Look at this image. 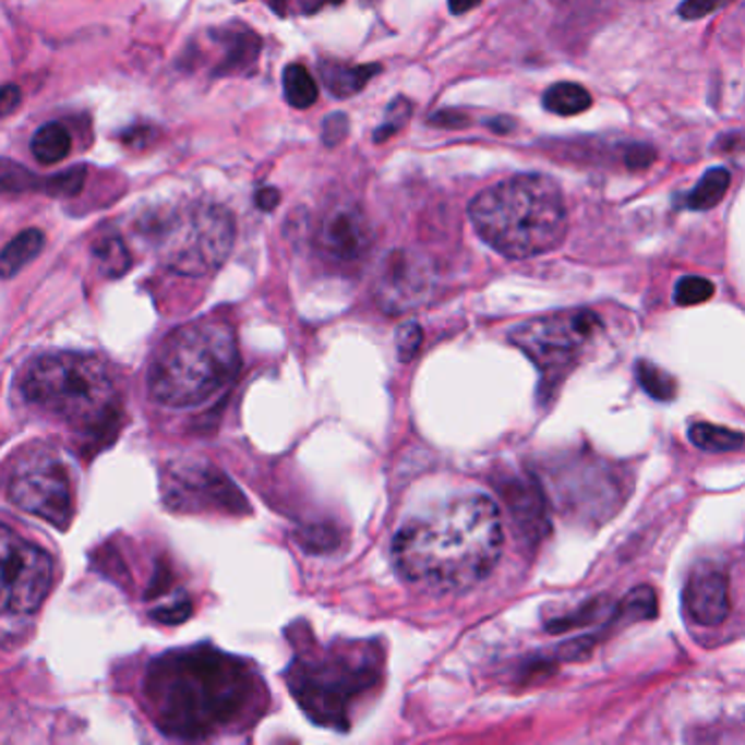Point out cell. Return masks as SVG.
<instances>
[{
    "mask_svg": "<svg viewBox=\"0 0 745 745\" xmlns=\"http://www.w3.org/2000/svg\"><path fill=\"white\" fill-rule=\"evenodd\" d=\"M45 178L32 173L27 167L0 158V195H23L43 191Z\"/></svg>",
    "mask_w": 745,
    "mask_h": 745,
    "instance_id": "cb8c5ba5",
    "label": "cell"
},
{
    "mask_svg": "<svg viewBox=\"0 0 745 745\" xmlns=\"http://www.w3.org/2000/svg\"><path fill=\"white\" fill-rule=\"evenodd\" d=\"M322 71V80L326 84V88L331 91V95H335L337 99H348L357 93H361L368 82L381 71L378 67H348V64H339L333 60H326L320 64Z\"/></svg>",
    "mask_w": 745,
    "mask_h": 745,
    "instance_id": "e0dca14e",
    "label": "cell"
},
{
    "mask_svg": "<svg viewBox=\"0 0 745 745\" xmlns=\"http://www.w3.org/2000/svg\"><path fill=\"white\" fill-rule=\"evenodd\" d=\"M435 287L433 263L409 248L392 250L378 265L374 280L376 302L387 313H407L424 304Z\"/></svg>",
    "mask_w": 745,
    "mask_h": 745,
    "instance_id": "7c38bea8",
    "label": "cell"
},
{
    "mask_svg": "<svg viewBox=\"0 0 745 745\" xmlns=\"http://www.w3.org/2000/svg\"><path fill=\"white\" fill-rule=\"evenodd\" d=\"M542 106L557 117H575V115L586 112L592 106V97L584 86L562 82V84L551 86L544 93Z\"/></svg>",
    "mask_w": 745,
    "mask_h": 745,
    "instance_id": "ffe728a7",
    "label": "cell"
},
{
    "mask_svg": "<svg viewBox=\"0 0 745 745\" xmlns=\"http://www.w3.org/2000/svg\"><path fill=\"white\" fill-rule=\"evenodd\" d=\"M392 551L407 584L433 594L470 590L498 564L501 512L485 494L450 496L405 520Z\"/></svg>",
    "mask_w": 745,
    "mask_h": 745,
    "instance_id": "6da1fadb",
    "label": "cell"
},
{
    "mask_svg": "<svg viewBox=\"0 0 745 745\" xmlns=\"http://www.w3.org/2000/svg\"><path fill=\"white\" fill-rule=\"evenodd\" d=\"M95 259L99 263V269L108 278H121L132 267V256L125 243L119 237H106L95 245Z\"/></svg>",
    "mask_w": 745,
    "mask_h": 745,
    "instance_id": "d4e9b609",
    "label": "cell"
},
{
    "mask_svg": "<svg viewBox=\"0 0 745 745\" xmlns=\"http://www.w3.org/2000/svg\"><path fill=\"white\" fill-rule=\"evenodd\" d=\"M636 378H638V385L642 387V392H647L656 400H671L675 396L677 385H675L673 376H669L664 370H660L658 365H653L649 361L636 363Z\"/></svg>",
    "mask_w": 745,
    "mask_h": 745,
    "instance_id": "484cf974",
    "label": "cell"
},
{
    "mask_svg": "<svg viewBox=\"0 0 745 745\" xmlns=\"http://www.w3.org/2000/svg\"><path fill=\"white\" fill-rule=\"evenodd\" d=\"M420 346H422V328L416 322H405L396 331V348H398L400 361L413 359L418 355Z\"/></svg>",
    "mask_w": 745,
    "mask_h": 745,
    "instance_id": "4dcf8cb0",
    "label": "cell"
},
{
    "mask_svg": "<svg viewBox=\"0 0 745 745\" xmlns=\"http://www.w3.org/2000/svg\"><path fill=\"white\" fill-rule=\"evenodd\" d=\"M714 293V285L701 276H684L675 285V302L680 307H693L706 302Z\"/></svg>",
    "mask_w": 745,
    "mask_h": 745,
    "instance_id": "83f0119b",
    "label": "cell"
},
{
    "mask_svg": "<svg viewBox=\"0 0 745 745\" xmlns=\"http://www.w3.org/2000/svg\"><path fill=\"white\" fill-rule=\"evenodd\" d=\"M682 599L684 610L693 623L704 627L723 623L730 612L725 573L710 562L695 566L686 579Z\"/></svg>",
    "mask_w": 745,
    "mask_h": 745,
    "instance_id": "5bb4252c",
    "label": "cell"
},
{
    "mask_svg": "<svg viewBox=\"0 0 745 745\" xmlns=\"http://www.w3.org/2000/svg\"><path fill=\"white\" fill-rule=\"evenodd\" d=\"M8 498L60 529L73 518V483L60 455L45 446L25 448L8 472Z\"/></svg>",
    "mask_w": 745,
    "mask_h": 745,
    "instance_id": "9c48e42d",
    "label": "cell"
},
{
    "mask_svg": "<svg viewBox=\"0 0 745 745\" xmlns=\"http://www.w3.org/2000/svg\"><path fill=\"white\" fill-rule=\"evenodd\" d=\"M479 3H481V0H448V10L455 16H459V14H466V12L474 10Z\"/></svg>",
    "mask_w": 745,
    "mask_h": 745,
    "instance_id": "f35d334b",
    "label": "cell"
},
{
    "mask_svg": "<svg viewBox=\"0 0 745 745\" xmlns=\"http://www.w3.org/2000/svg\"><path fill=\"white\" fill-rule=\"evenodd\" d=\"M728 187H730V173L725 169H721V167L710 169V171L704 173V178L690 191V195L686 200V206L690 211H697V213L710 211V208H714L723 200Z\"/></svg>",
    "mask_w": 745,
    "mask_h": 745,
    "instance_id": "7402d4cb",
    "label": "cell"
},
{
    "mask_svg": "<svg viewBox=\"0 0 745 745\" xmlns=\"http://www.w3.org/2000/svg\"><path fill=\"white\" fill-rule=\"evenodd\" d=\"M213 40L221 47L219 64L215 69V73L219 75H235V73L250 71L259 60L261 38L241 25L213 32Z\"/></svg>",
    "mask_w": 745,
    "mask_h": 745,
    "instance_id": "9a60e30c",
    "label": "cell"
},
{
    "mask_svg": "<svg viewBox=\"0 0 745 745\" xmlns=\"http://www.w3.org/2000/svg\"><path fill=\"white\" fill-rule=\"evenodd\" d=\"M470 221L477 235L507 259L553 252L568 230L564 195L540 173L514 176L481 191L470 204Z\"/></svg>",
    "mask_w": 745,
    "mask_h": 745,
    "instance_id": "3957f363",
    "label": "cell"
},
{
    "mask_svg": "<svg viewBox=\"0 0 745 745\" xmlns=\"http://www.w3.org/2000/svg\"><path fill=\"white\" fill-rule=\"evenodd\" d=\"M23 394L38 409L82 431H101L119 416V394L108 365L82 352H51L23 376Z\"/></svg>",
    "mask_w": 745,
    "mask_h": 745,
    "instance_id": "5b68a950",
    "label": "cell"
},
{
    "mask_svg": "<svg viewBox=\"0 0 745 745\" xmlns=\"http://www.w3.org/2000/svg\"><path fill=\"white\" fill-rule=\"evenodd\" d=\"M193 612V603L191 599L184 594V592H176V597L163 605H158L152 616L158 621V623H165V625H180L184 623Z\"/></svg>",
    "mask_w": 745,
    "mask_h": 745,
    "instance_id": "f546056e",
    "label": "cell"
},
{
    "mask_svg": "<svg viewBox=\"0 0 745 745\" xmlns=\"http://www.w3.org/2000/svg\"><path fill=\"white\" fill-rule=\"evenodd\" d=\"M601 320L592 311H560L516 326L512 341L540 370L542 385L555 389L581 361L588 346L601 333Z\"/></svg>",
    "mask_w": 745,
    "mask_h": 745,
    "instance_id": "ba28073f",
    "label": "cell"
},
{
    "mask_svg": "<svg viewBox=\"0 0 745 745\" xmlns=\"http://www.w3.org/2000/svg\"><path fill=\"white\" fill-rule=\"evenodd\" d=\"M341 3L344 0H298L302 14H317L324 8H333V5H341Z\"/></svg>",
    "mask_w": 745,
    "mask_h": 745,
    "instance_id": "8d00e7d4",
    "label": "cell"
},
{
    "mask_svg": "<svg viewBox=\"0 0 745 745\" xmlns=\"http://www.w3.org/2000/svg\"><path fill=\"white\" fill-rule=\"evenodd\" d=\"M256 204H259V208L261 211H274L278 204H280V193L276 191V189H272V187H267V189H261L259 193H256Z\"/></svg>",
    "mask_w": 745,
    "mask_h": 745,
    "instance_id": "d590c367",
    "label": "cell"
},
{
    "mask_svg": "<svg viewBox=\"0 0 745 745\" xmlns=\"http://www.w3.org/2000/svg\"><path fill=\"white\" fill-rule=\"evenodd\" d=\"M163 498L173 512H230L243 514L245 498L213 464L189 457L163 470Z\"/></svg>",
    "mask_w": 745,
    "mask_h": 745,
    "instance_id": "8fae6325",
    "label": "cell"
},
{
    "mask_svg": "<svg viewBox=\"0 0 745 745\" xmlns=\"http://www.w3.org/2000/svg\"><path fill=\"white\" fill-rule=\"evenodd\" d=\"M23 104V91L16 84H8L0 88V117H10Z\"/></svg>",
    "mask_w": 745,
    "mask_h": 745,
    "instance_id": "836d02e7",
    "label": "cell"
},
{
    "mask_svg": "<svg viewBox=\"0 0 745 745\" xmlns=\"http://www.w3.org/2000/svg\"><path fill=\"white\" fill-rule=\"evenodd\" d=\"M433 121H435V123H442V125H450V128H461V125L468 123V119L461 117V115H457V112H442V115L433 117Z\"/></svg>",
    "mask_w": 745,
    "mask_h": 745,
    "instance_id": "74e56055",
    "label": "cell"
},
{
    "mask_svg": "<svg viewBox=\"0 0 745 745\" xmlns=\"http://www.w3.org/2000/svg\"><path fill=\"white\" fill-rule=\"evenodd\" d=\"M285 5H287V0H272V8H274L278 14L285 12Z\"/></svg>",
    "mask_w": 745,
    "mask_h": 745,
    "instance_id": "ab89813d",
    "label": "cell"
},
{
    "mask_svg": "<svg viewBox=\"0 0 745 745\" xmlns=\"http://www.w3.org/2000/svg\"><path fill=\"white\" fill-rule=\"evenodd\" d=\"M152 235L165 267L182 276H208L230 256L237 226L226 208L197 204L160 219Z\"/></svg>",
    "mask_w": 745,
    "mask_h": 745,
    "instance_id": "52a82bcc",
    "label": "cell"
},
{
    "mask_svg": "<svg viewBox=\"0 0 745 745\" xmlns=\"http://www.w3.org/2000/svg\"><path fill=\"white\" fill-rule=\"evenodd\" d=\"M53 573L47 551L0 525V614L38 612L51 592Z\"/></svg>",
    "mask_w": 745,
    "mask_h": 745,
    "instance_id": "30bf717a",
    "label": "cell"
},
{
    "mask_svg": "<svg viewBox=\"0 0 745 745\" xmlns=\"http://www.w3.org/2000/svg\"><path fill=\"white\" fill-rule=\"evenodd\" d=\"M728 3H732V0H684L680 5V16L684 21H699L725 8Z\"/></svg>",
    "mask_w": 745,
    "mask_h": 745,
    "instance_id": "1f68e13d",
    "label": "cell"
},
{
    "mask_svg": "<svg viewBox=\"0 0 745 745\" xmlns=\"http://www.w3.org/2000/svg\"><path fill=\"white\" fill-rule=\"evenodd\" d=\"M283 88L287 104L296 110H307L317 101V84L311 77V73L300 64H291L285 69Z\"/></svg>",
    "mask_w": 745,
    "mask_h": 745,
    "instance_id": "603a6c76",
    "label": "cell"
},
{
    "mask_svg": "<svg viewBox=\"0 0 745 745\" xmlns=\"http://www.w3.org/2000/svg\"><path fill=\"white\" fill-rule=\"evenodd\" d=\"M688 437L697 448L710 450V453H732L743 446V435L738 431L708 424V422L693 424L688 431Z\"/></svg>",
    "mask_w": 745,
    "mask_h": 745,
    "instance_id": "44dd1931",
    "label": "cell"
},
{
    "mask_svg": "<svg viewBox=\"0 0 745 745\" xmlns=\"http://www.w3.org/2000/svg\"><path fill=\"white\" fill-rule=\"evenodd\" d=\"M256 695L250 666L208 645L158 656L145 675L152 717L178 738H204L239 721Z\"/></svg>",
    "mask_w": 745,
    "mask_h": 745,
    "instance_id": "7a4b0ae2",
    "label": "cell"
},
{
    "mask_svg": "<svg viewBox=\"0 0 745 745\" xmlns=\"http://www.w3.org/2000/svg\"><path fill=\"white\" fill-rule=\"evenodd\" d=\"M625 160H627L629 169H645V167H649L653 163V149L645 147V145L629 147Z\"/></svg>",
    "mask_w": 745,
    "mask_h": 745,
    "instance_id": "e575fe53",
    "label": "cell"
},
{
    "mask_svg": "<svg viewBox=\"0 0 745 745\" xmlns=\"http://www.w3.org/2000/svg\"><path fill=\"white\" fill-rule=\"evenodd\" d=\"M239 372V346L230 326L193 322L173 331L149 368V392L169 409L211 400Z\"/></svg>",
    "mask_w": 745,
    "mask_h": 745,
    "instance_id": "277c9868",
    "label": "cell"
},
{
    "mask_svg": "<svg viewBox=\"0 0 745 745\" xmlns=\"http://www.w3.org/2000/svg\"><path fill=\"white\" fill-rule=\"evenodd\" d=\"M71 149H73L71 134L60 123L43 125L34 134V141H32V154L43 165H58V163H62L64 158H69Z\"/></svg>",
    "mask_w": 745,
    "mask_h": 745,
    "instance_id": "d6986e66",
    "label": "cell"
},
{
    "mask_svg": "<svg viewBox=\"0 0 745 745\" xmlns=\"http://www.w3.org/2000/svg\"><path fill=\"white\" fill-rule=\"evenodd\" d=\"M381 677L374 642L335 645L324 656L298 658L289 669V686L304 712L322 725L346 730L359 699Z\"/></svg>",
    "mask_w": 745,
    "mask_h": 745,
    "instance_id": "8992f818",
    "label": "cell"
},
{
    "mask_svg": "<svg viewBox=\"0 0 745 745\" xmlns=\"http://www.w3.org/2000/svg\"><path fill=\"white\" fill-rule=\"evenodd\" d=\"M505 503L512 512L514 527L520 525V529L531 531L538 536L540 522H544V509H542V496L538 494V488L529 481H507L503 485Z\"/></svg>",
    "mask_w": 745,
    "mask_h": 745,
    "instance_id": "2e32d148",
    "label": "cell"
},
{
    "mask_svg": "<svg viewBox=\"0 0 745 745\" xmlns=\"http://www.w3.org/2000/svg\"><path fill=\"white\" fill-rule=\"evenodd\" d=\"M372 245V228L363 211L352 202L335 204L317 228V248L335 265L361 261Z\"/></svg>",
    "mask_w": 745,
    "mask_h": 745,
    "instance_id": "4fadbf2b",
    "label": "cell"
},
{
    "mask_svg": "<svg viewBox=\"0 0 745 745\" xmlns=\"http://www.w3.org/2000/svg\"><path fill=\"white\" fill-rule=\"evenodd\" d=\"M45 232L38 228H29L14 237L8 248L0 252V278L10 280L21 274L32 261L40 256V252L45 250Z\"/></svg>",
    "mask_w": 745,
    "mask_h": 745,
    "instance_id": "ac0fdd59",
    "label": "cell"
},
{
    "mask_svg": "<svg viewBox=\"0 0 745 745\" xmlns=\"http://www.w3.org/2000/svg\"><path fill=\"white\" fill-rule=\"evenodd\" d=\"M348 136V117L341 112L331 115L324 121V130H322V141L328 147H337L339 143H344V139Z\"/></svg>",
    "mask_w": 745,
    "mask_h": 745,
    "instance_id": "d6a6232c",
    "label": "cell"
},
{
    "mask_svg": "<svg viewBox=\"0 0 745 745\" xmlns=\"http://www.w3.org/2000/svg\"><path fill=\"white\" fill-rule=\"evenodd\" d=\"M411 119V104L402 97L394 99L385 112V119H383V125L376 130L374 134V141L376 143H385L387 139H392L396 132L402 130V125Z\"/></svg>",
    "mask_w": 745,
    "mask_h": 745,
    "instance_id": "f1b7e54d",
    "label": "cell"
},
{
    "mask_svg": "<svg viewBox=\"0 0 745 745\" xmlns=\"http://www.w3.org/2000/svg\"><path fill=\"white\" fill-rule=\"evenodd\" d=\"M84 182H86V167H71L62 173L45 178L43 191L49 197H73L84 189Z\"/></svg>",
    "mask_w": 745,
    "mask_h": 745,
    "instance_id": "4316f807",
    "label": "cell"
}]
</instances>
